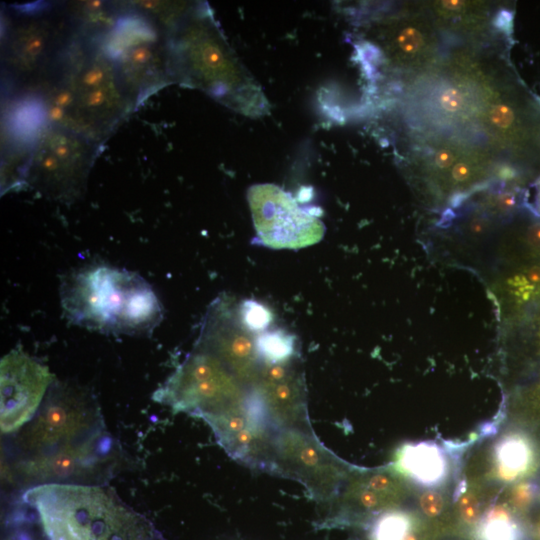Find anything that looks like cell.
I'll list each match as a JSON object with an SVG mask.
<instances>
[{"label": "cell", "instance_id": "obj_1", "mask_svg": "<svg viewBox=\"0 0 540 540\" xmlns=\"http://www.w3.org/2000/svg\"><path fill=\"white\" fill-rule=\"evenodd\" d=\"M173 83L196 88L245 116L267 115L260 84L229 45L209 6L195 3L167 34Z\"/></svg>", "mask_w": 540, "mask_h": 540}, {"label": "cell", "instance_id": "obj_2", "mask_svg": "<svg viewBox=\"0 0 540 540\" xmlns=\"http://www.w3.org/2000/svg\"><path fill=\"white\" fill-rule=\"evenodd\" d=\"M43 89L50 124L98 143L134 108L101 40L79 38Z\"/></svg>", "mask_w": 540, "mask_h": 540}, {"label": "cell", "instance_id": "obj_3", "mask_svg": "<svg viewBox=\"0 0 540 540\" xmlns=\"http://www.w3.org/2000/svg\"><path fill=\"white\" fill-rule=\"evenodd\" d=\"M48 540H166L113 491L95 485L44 483L26 490Z\"/></svg>", "mask_w": 540, "mask_h": 540}, {"label": "cell", "instance_id": "obj_4", "mask_svg": "<svg viewBox=\"0 0 540 540\" xmlns=\"http://www.w3.org/2000/svg\"><path fill=\"white\" fill-rule=\"evenodd\" d=\"M61 299L69 319L102 332L147 333L162 318L157 296L140 276L106 265L69 276Z\"/></svg>", "mask_w": 540, "mask_h": 540}, {"label": "cell", "instance_id": "obj_5", "mask_svg": "<svg viewBox=\"0 0 540 540\" xmlns=\"http://www.w3.org/2000/svg\"><path fill=\"white\" fill-rule=\"evenodd\" d=\"M80 37L65 8L15 11L5 21L4 71L19 87L43 88Z\"/></svg>", "mask_w": 540, "mask_h": 540}, {"label": "cell", "instance_id": "obj_6", "mask_svg": "<svg viewBox=\"0 0 540 540\" xmlns=\"http://www.w3.org/2000/svg\"><path fill=\"white\" fill-rule=\"evenodd\" d=\"M100 40L134 108L151 92L172 83L167 34L143 15L129 8Z\"/></svg>", "mask_w": 540, "mask_h": 540}, {"label": "cell", "instance_id": "obj_7", "mask_svg": "<svg viewBox=\"0 0 540 540\" xmlns=\"http://www.w3.org/2000/svg\"><path fill=\"white\" fill-rule=\"evenodd\" d=\"M99 144L64 127L38 132L24 170V182L54 200L73 201L85 190Z\"/></svg>", "mask_w": 540, "mask_h": 540}, {"label": "cell", "instance_id": "obj_8", "mask_svg": "<svg viewBox=\"0 0 540 540\" xmlns=\"http://www.w3.org/2000/svg\"><path fill=\"white\" fill-rule=\"evenodd\" d=\"M251 390L212 353L196 348L153 394V400L206 420L243 405Z\"/></svg>", "mask_w": 540, "mask_h": 540}, {"label": "cell", "instance_id": "obj_9", "mask_svg": "<svg viewBox=\"0 0 540 540\" xmlns=\"http://www.w3.org/2000/svg\"><path fill=\"white\" fill-rule=\"evenodd\" d=\"M104 431L91 396L77 387L55 383L21 442L33 456L77 444Z\"/></svg>", "mask_w": 540, "mask_h": 540}, {"label": "cell", "instance_id": "obj_10", "mask_svg": "<svg viewBox=\"0 0 540 540\" xmlns=\"http://www.w3.org/2000/svg\"><path fill=\"white\" fill-rule=\"evenodd\" d=\"M348 465L325 447L313 432L279 429L268 472L298 481L309 496L329 503L349 477Z\"/></svg>", "mask_w": 540, "mask_h": 540}, {"label": "cell", "instance_id": "obj_11", "mask_svg": "<svg viewBox=\"0 0 540 540\" xmlns=\"http://www.w3.org/2000/svg\"><path fill=\"white\" fill-rule=\"evenodd\" d=\"M260 243L272 249H300L321 241L325 225L277 185L263 183L247 191Z\"/></svg>", "mask_w": 540, "mask_h": 540}, {"label": "cell", "instance_id": "obj_12", "mask_svg": "<svg viewBox=\"0 0 540 540\" xmlns=\"http://www.w3.org/2000/svg\"><path fill=\"white\" fill-rule=\"evenodd\" d=\"M205 421L229 456L251 468L268 472L279 429L254 390L243 405Z\"/></svg>", "mask_w": 540, "mask_h": 540}, {"label": "cell", "instance_id": "obj_13", "mask_svg": "<svg viewBox=\"0 0 540 540\" xmlns=\"http://www.w3.org/2000/svg\"><path fill=\"white\" fill-rule=\"evenodd\" d=\"M52 383L48 367L21 349L6 354L0 364L1 432H15L31 421Z\"/></svg>", "mask_w": 540, "mask_h": 540}, {"label": "cell", "instance_id": "obj_14", "mask_svg": "<svg viewBox=\"0 0 540 540\" xmlns=\"http://www.w3.org/2000/svg\"><path fill=\"white\" fill-rule=\"evenodd\" d=\"M197 347L215 355L245 388L255 387L263 360L252 331L228 302L218 301L208 311Z\"/></svg>", "mask_w": 540, "mask_h": 540}, {"label": "cell", "instance_id": "obj_15", "mask_svg": "<svg viewBox=\"0 0 540 540\" xmlns=\"http://www.w3.org/2000/svg\"><path fill=\"white\" fill-rule=\"evenodd\" d=\"M252 390L260 398L277 429L313 432L305 378L298 356L277 363L263 361Z\"/></svg>", "mask_w": 540, "mask_h": 540}, {"label": "cell", "instance_id": "obj_16", "mask_svg": "<svg viewBox=\"0 0 540 540\" xmlns=\"http://www.w3.org/2000/svg\"><path fill=\"white\" fill-rule=\"evenodd\" d=\"M112 448V439L104 431L77 444L29 456L21 461L20 470L39 484L65 483L66 479L89 474L106 463Z\"/></svg>", "mask_w": 540, "mask_h": 540}, {"label": "cell", "instance_id": "obj_17", "mask_svg": "<svg viewBox=\"0 0 540 540\" xmlns=\"http://www.w3.org/2000/svg\"><path fill=\"white\" fill-rule=\"evenodd\" d=\"M397 479L386 471H372L346 480L320 526L348 525L361 516L387 511L398 498Z\"/></svg>", "mask_w": 540, "mask_h": 540}, {"label": "cell", "instance_id": "obj_18", "mask_svg": "<svg viewBox=\"0 0 540 540\" xmlns=\"http://www.w3.org/2000/svg\"><path fill=\"white\" fill-rule=\"evenodd\" d=\"M381 35L385 53L396 65L421 64L431 54L432 34L423 21L397 19L388 23Z\"/></svg>", "mask_w": 540, "mask_h": 540}, {"label": "cell", "instance_id": "obj_19", "mask_svg": "<svg viewBox=\"0 0 540 540\" xmlns=\"http://www.w3.org/2000/svg\"><path fill=\"white\" fill-rule=\"evenodd\" d=\"M398 462L413 481L427 488L440 485L448 474L445 452L431 441L405 445L400 452Z\"/></svg>", "mask_w": 540, "mask_h": 540}, {"label": "cell", "instance_id": "obj_20", "mask_svg": "<svg viewBox=\"0 0 540 540\" xmlns=\"http://www.w3.org/2000/svg\"><path fill=\"white\" fill-rule=\"evenodd\" d=\"M498 474L504 480H513L526 472L531 461L527 440L519 435L502 438L495 447Z\"/></svg>", "mask_w": 540, "mask_h": 540}, {"label": "cell", "instance_id": "obj_21", "mask_svg": "<svg viewBox=\"0 0 540 540\" xmlns=\"http://www.w3.org/2000/svg\"><path fill=\"white\" fill-rule=\"evenodd\" d=\"M478 540H525V533L509 507L491 506L478 524Z\"/></svg>", "mask_w": 540, "mask_h": 540}, {"label": "cell", "instance_id": "obj_22", "mask_svg": "<svg viewBox=\"0 0 540 540\" xmlns=\"http://www.w3.org/2000/svg\"><path fill=\"white\" fill-rule=\"evenodd\" d=\"M473 104L475 103L470 97L468 88L461 84H445L439 89L436 88L431 97V107L435 113L443 117L469 116L476 109Z\"/></svg>", "mask_w": 540, "mask_h": 540}, {"label": "cell", "instance_id": "obj_23", "mask_svg": "<svg viewBox=\"0 0 540 540\" xmlns=\"http://www.w3.org/2000/svg\"><path fill=\"white\" fill-rule=\"evenodd\" d=\"M413 530V520L404 511L387 510L370 522L369 540H405Z\"/></svg>", "mask_w": 540, "mask_h": 540}, {"label": "cell", "instance_id": "obj_24", "mask_svg": "<svg viewBox=\"0 0 540 540\" xmlns=\"http://www.w3.org/2000/svg\"><path fill=\"white\" fill-rule=\"evenodd\" d=\"M256 345L263 361L277 363L296 356L293 335L282 330L262 332L256 338Z\"/></svg>", "mask_w": 540, "mask_h": 540}, {"label": "cell", "instance_id": "obj_25", "mask_svg": "<svg viewBox=\"0 0 540 540\" xmlns=\"http://www.w3.org/2000/svg\"><path fill=\"white\" fill-rule=\"evenodd\" d=\"M238 313L242 323L252 332H262L272 320L269 309L257 301L243 302Z\"/></svg>", "mask_w": 540, "mask_h": 540}, {"label": "cell", "instance_id": "obj_26", "mask_svg": "<svg viewBox=\"0 0 540 540\" xmlns=\"http://www.w3.org/2000/svg\"><path fill=\"white\" fill-rule=\"evenodd\" d=\"M457 510L460 520L465 526L473 527L478 525L481 515V508L478 498L471 492L464 491L458 498Z\"/></svg>", "mask_w": 540, "mask_h": 540}, {"label": "cell", "instance_id": "obj_27", "mask_svg": "<svg viewBox=\"0 0 540 540\" xmlns=\"http://www.w3.org/2000/svg\"><path fill=\"white\" fill-rule=\"evenodd\" d=\"M419 506L426 517L434 519L444 511L445 500L439 492L427 490L420 495Z\"/></svg>", "mask_w": 540, "mask_h": 540}, {"label": "cell", "instance_id": "obj_28", "mask_svg": "<svg viewBox=\"0 0 540 540\" xmlns=\"http://www.w3.org/2000/svg\"><path fill=\"white\" fill-rule=\"evenodd\" d=\"M535 485L531 483L517 484L510 494V504L517 511H525L532 504L535 495Z\"/></svg>", "mask_w": 540, "mask_h": 540}, {"label": "cell", "instance_id": "obj_29", "mask_svg": "<svg viewBox=\"0 0 540 540\" xmlns=\"http://www.w3.org/2000/svg\"><path fill=\"white\" fill-rule=\"evenodd\" d=\"M5 540H34L31 534L26 530H14Z\"/></svg>", "mask_w": 540, "mask_h": 540}, {"label": "cell", "instance_id": "obj_30", "mask_svg": "<svg viewBox=\"0 0 540 540\" xmlns=\"http://www.w3.org/2000/svg\"><path fill=\"white\" fill-rule=\"evenodd\" d=\"M531 536L533 540H540V514L532 522Z\"/></svg>", "mask_w": 540, "mask_h": 540}, {"label": "cell", "instance_id": "obj_31", "mask_svg": "<svg viewBox=\"0 0 540 540\" xmlns=\"http://www.w3.org/2000/svg\"><path fill=\"white\" fill-rule=\"evenodd\" d=\"M535 206H536V211L540 214V182H539L538 188H537Z\"/></svg>", "mask_w": 540, "mask_h": 540}, {"label": "cell", "instance_id": "obj_32", "mask_svg": "<svg viewBox=\"0 0 540 540\" xmlns=\"http://www.w3.org/2000/svg\"><path fill=\"white\" fill-rule=\"evenodd\" d=\"M405 540H419V537H418V534L415 532V531H411L407 537L405 538Z\"/></svg>", "mask_w": 540, "mask_h": 540}]
</instances>
